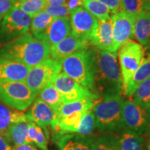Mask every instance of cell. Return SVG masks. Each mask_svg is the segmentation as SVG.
I'll list each match as a JSON object with an SVG mask.
<instances>
[{"mask_svg":"<svg viewBox=\"0 0 150 150\" xmlns=\"http://www.w3.org/2000/svg\"><path fill=\"white\" fill-rule=\"evenodd\" d=\"M96 128V120L93 110H90L82 118L76 133L83 136H90Z\"/></svg>","mask_w":150,"mask_h":150,"instance_id":"33","label":"cell"},{"mask_svg":"<svg viewBox=\"0 0 150 150\" xmlns=\"http://www.w3.org/2000/svg\"><path fill=\"white\" fill-rule=\"evenodd\" d=\"M29 122H20L13 124L8 130V141L14 145L27 143Z\"/></svg>","mask_w":150,"mask_h":150,"instance_id":"26","label":"cell"},{"mask_svg":"<svg viewBox=\"0 0 150 150\" xmlns=\"http://www.w3.org/2000/svg\"><path fill=\"white\" fill-rule=\"evenodd\" d=\"M146 140L144 142V150H150V127L147 132Z\"/></svg>","mask_w":150,"mask_h":150,"instance_id":"42","label":"cell"},{"mask_svg":"<svg viewBox=\"0 0 150 150\" xmlns=\"http://www.w3.org/2000/svg\"><path fill=\"white\" fill-rule=\"evenodd\" d=\"M88 44L87 41L78 38L70 33L60 42L50 47V55L55 61L60 62L75 52L88 50Z\"/></svg>","mask_w":150,"mask_h":150,"instance_id":"15","label":"cell"},{"mask_svg":"<svg viewBox=\"0 0 150 150\" xmlns=\"http://www.w3.org/2000/svg\"><path fill=\"white\" fill-rule=\"evenodd\" d=\"M84 0H66L65 4L68 7L71 11L75 10L83 6Z\"/></svg>","mask_w":150,"mask_h":150,"instance_id":"38","label":"cell"},{"mask_svg":"<svg viewBox=\"0 0 150 150\" xmlns=\"http://www.w3.org/2000/svg\"><path fill=\"white\" fill-rule=\"evenodd\" d=\"M94 106H95V100L91 99H83L74 102L63 103L56 110V112L61 117H65L74 112L92 110Z\"/></svg>","mask_w":150,"mask_h":150,"instance_id":"23","label":"cell"},{"mask_svg":"<svg viewBox=\"0 0 150 150\" xmlns=\"http://www.w3.org/2000/svg\"><path fill=\"white\" fill-rule=\"evenodd\" d=\"M124 100L121 94L106 95L93 108L96 128L104 132H115L122 128V109Z\"/></svg>","mask_w":150,"mask_h":150,"instance_id":"3","label":"cell"},{"mask_svg":"<svg viewBox=\"0 0 150 150\" xmlns=\"http://www.w3.org/2000/svg\"><path fill=\"white\" fill-rule=\"evenodd\" d=\"M47 140L42 128L33 122H29L27 143L35 144L40 149L48 150Z\"/></svg>","mask_w":150,"mask_h":150,"instance_id":"27","label":"cell"},{"mask_svg":"<svg viewBox=\"0 0 150 150\" xmlns=\"http://www.w3.org/2000/svg\"><path fill=\"white\" fill-rule=\"evenodd\" d=\"M38 95L39 98L48 104L55 111L64 103L61 95L52 83L45 87Z\"/></svg>","mask_w":150,"mask_h":150,"instance_id":"28","label":"cell"},{"mask_svg":"<svg viewBox=\"0 0 150 150\" xmlns=\"http://www.w3.org/2000/svg\"><path fill=\"white\" fill-rule=\"evenodd\" d=\"M112 36L116 51L131 38L134 37V18L124 11L112 15Z\"/></svg>","mask_w":150,"mask_h":150,"instance_id":"12","label":"cell"},{"mask_svg":"<svg viewBox=\"0 0 150 150\" xmlns=\"http://www.w3.org/2000/svg\"><path fill=\"white\" fill-rule=\"evenodd\" d=\"M32 17L14 7L0 23V42H8L27 33Z\"/></svg>","mask_w":150,"mask_h":150,"instance_id":"7","label":"cell"},{"mask_svg":"<svg viewBox=\"0 0 150 150\" xmlns=\"http://www.w3.org/2000/svg\"><path fill=\"white\" fill-rule=\"evenodd\" d=\"M46 0H17L16 6L31 17L45 11Z\"/></svg>","mask_w":150,"mask_h":150,"instance_id":"32","label":"cell"},{"mask_svg":"<svg viewBox=\"0 0 150 150\" xmlns=\"http://www.w3.org/2000/svg\"><path fill=\"white\" fill-rule=\"evenodd\" d=\"M61 71V63L48 58L35 66L31 67L24 83L38 95L45 87L52 83L54 78L59 74Z\"/></svg>","mask_w":150,"mask_h":150,"instance_id":"8","label":"cell"},{"mask_svg":"<svg viewBox=\"0 0 150 150\" xmlns=\"http://www.w3.org/2000/svg\"><path fill=\"white\" fill-rule=\"evenodd\" d=\"M143 10L150 12V0H144Z\"/></svg>","mask_w":150,"mask_h":150,"instance_id":"43","label":"cell"},{"mask_svg":"<svg viewBox=\"0 0 150 150\" xmlns=\"http://www.w3.org/2000/svg\"><path fill=\"white\" fill-rule=\"evenodd\" d=\"M12 150H38L34 146L31 144H22L19 145H14L12 147Z\"/></svg>","mask_w":150,"mask_h":150,"instance_id":"40","label":"cell"},{"mask_svg":"<svg viewBox=\"0 0 150 150\" xmlns=\"http://www.w3.org/2000/svg\"><path fill=\"white\" fill-rule=\"evenodd\" d=\"M36 97L24 82L0 83V101L14 109L20 111L27 110Z\"/></svg>","mask_w":150,"mask_h":150,"instance_id":"6","label":"cell"},{"mask_svg":"<svg viewBox=\"0 0 150 150\" xmlns=\"http://www.w3.org/2000/svg\"><path fill=\"white\" fill-rule=\"evenodd\" d=\"M132 97L134 102L144 110L150 107V77L138 86Z\"/></svg>","mask_w":150,"mask_h":150,"instance_id":"29","label":"cell"},{"mask_svg":"<svg viewBox=\"0 0 150 150\" xmlns=\"http://www.w3.org/2000/svg\"><path fill=\"white\" fill-rule=\"evenodd\" d=\"M60 63L64 74L86 88L93 89L95 77L91 50H84L75 52Z\"/></svg>","mask_w":150,"mask_h":150,"instance_id":"4","label":"cell"},{"mask_svg":"<svg viewBox=\"0 0 150 150\" xmlns=\"http://www.w3.org/2000/svg\"><path fill=\"white\" fill-rule=\"evenodd\" d=\"M91 150H120L118 137L109 134L93 138Z\"/></svg>","mask_w":150,"mask_h":150,"instance_id":"30","label":"cell"},{"mask_svg":"<svg viewBox=\"0 0 150 150\" xmlns=\"http://www.w3.org/2000/svg\"><path fill=\"white\" fill-rule=\"evenodd\" d=\"M147 112L148 115H149V120H150V107L147 110Z\"/></svg>","mask_w":150,"mask_h":150,"instance_id":"44","label":"cell"},{"mask_svg":"<svg viewBox=\"0 0 150 150\" xmlns=\"http://www.w3.org/2000/svg\"><path fill=\"white\" fill-rule=\"evenodd\" d=\"M20 122H29L27 115L22 111L12 110L0 103V134L8 140V130L13 124Z\"/></svg>","mask_w":150,"mask_h":150,"instance_id":"19","label":"cell"},{"mask_svg":"<svg viewBox=\"0 0 150 150\" xmlns=\"http://www.w3.org/2000/svg\"><path fill=\"white\" fill-rule=\"evenodd\" d=\"M0 150H12L11 143L0 134Z\"/></svg>","mask_w":150,"mask_h":150,"instance_id":"39","label":"cell"},{"mask_svg":"<svg viewBox=\"0 0 150 150\" xmlns=\"http://www.w3.org/2000/svg\"><path fill=\"white\" fill-rule=\"evenodd\" d=\"M45 11L54 19L65 18L70 16L71 11L65 4L60 6H47Z\"/></svg>","mask_w":150,"mask_h":150,"instance_id":"35","label":"cell"},{"mask_svg":"<svg viewBox=\"0 0 150 150\" xmlns=\"http://www.w3.org/2000/svg\"><path fill=\"white\" fill-rule=\"evenodd\" d=\"M83 6L99 21L111 18V13L108 7L98 0H84Z\"/></svg>","mask_w":150,"mask_h":150,"instance_id":"31","label":"cell"},{"mask_svg":"<svg viewBox=\"0 0 150 150\" xmlns=\"http://www.w3.org/2000/svg\"><path fill=\"white\" fill-rule=\"evenodd\" d=\"M53 20L54 18L45 11H41L39 13L35 15L32 18L30 25L31 35L36 38L42 40L44 33Z\"/></svg>","mask_w":150,"mask_h":150,"instance_id":"24","label":"cell"},{"mask_svg":"<svg viewBox=\"0 0 150 150\" xmlns=\"http://www.w3.org/2000/svg\"><path fill=\"white\" fill-rule=\"evenodd\" d=\"M51 83L61 94L64 103L83 99H91L95 101L98 98V95L81 86L63 72L56 75Z\"/></svg>","mask_w":150,"mask_h":150,"instance_id":"10","label":"cell"},{"mask_svg":"<svg viewBox=\"0 0 150 150\" xmlns=\"http://www.w3.org/2000/svg\"><path fill=\"white\" fill-rule=\"evenodd\" d=\"M50 55V46L31 33L17 38L0 48V58L13 60L30 67L48 59Z\"/></svg>","mask_w":150,"mask_h":150,"instance_id":"1","label":"cell"},{"mask_svg":"<svg viewBox=\"0 0 150 150\" xmlns=\"http://www.w3.org/2000/svg\"><path fill=\"white\" fill-rule=\"evenodd\" d=\"M29 111L26 114L28 120L33 122L41 127L49 136L47 127L51 126L54 122L59 119L60 116L52 107L39 98L35 99Z\"/></svg>","mask_w":150,"mask_h":150,"instance_id":"13","label":"cell"},{"mask_svg":"<svg viewBox=\"0 0 150 150\" xmlns=\"http://www.w3.org/2000/svg\"><path fill=\"white\" fill-rule=\"evenodd\" d=\"M17 0H0V20L16 6Z\"/></svg>","mask_w":150,"mask_h":150,"instance_id":"36","label":"cell"},{"mask_svg":"<svg viewBox=\"0 0 150 150\" xmlns=\"http://www.w3.org/2000/svg\"><path fill=\"white\" fill-rule=\"evenodd\" d=\"M93 138L74 133H67L56 142L59 150H91Z\"/></svg>","mask_w":150,"mask_h":150,"instance_id":"18","label":"cell"},{"mask_svg":"<svg viewBox=\"0 0 150 150\" xmlns=\"http://www.w3.org/2000/svg\"><path fill=\"white\" fill-rule=\"evenodd\" d=\"M150 77V52L145 56L141 65L133 75L127 88L124 91L125 95L128 97H132L138 86L142 81Z\"/></svg>","mask_w":150,"mask_h":150,"instance_id":"21","label":"cell"},{"mask_svg":"<svg viewBox=\"0 0 150 150\" xmlns=\"http://www.w3.org/2000/svg\"><path fill=\"white\" fill-rule=\"evenodd\" d=\"M93 61L95 84L102 96L121 94L122 81L116 52L91 50Z\"/></svg>","mask_w":150,"mask_h":150,"instance_id":"2","label":"cell"},{"mask_svg":"<svg viewBox=\"0 0 150 150\" xmlns=\"http://www.w3.org/2000/svg\"><path fill=\"white\" fill-rule=\"evenodd\" d=\"M122 123L123 129L135 131L140 135L145 134L150 127L147 112L134 101H124Z\"/></svg>","mask_w":150,"mask_h":150,"instance_id":"11","label":"cell"},{"mask_svg":"<svg viewBox=\"0 0 150 150\" xmlns=\"http://www.w3.org/2000/svg\"><path fill=\"white\" fill-rule=\"evenodd\" d=\"M88 111V110L74 112L69 115L60 117L58 121V125L62 132L64 134L67 133L76 132L82 118Z\"/></svg>","mask_w":150,"mask_h":150,"instance_id":"25","label":"cell"},{"mask_svg":"<svg viewBox=\"0 0 150 150\" xmlns=\"http://www.w3.org/2000/svg\"><path fill=\"white\" fill-rule=\"evenodd\" d=\"M91 43L99 50L117 52L112 36L111 19L99 21L97 32Z\"/></svg>","mask_w":150,"mask_h":150,"instance_id":"17","label":"cell"},{"mask_svg":"<svg viewBox=\"0 0 150 150\" xmlns=\"http://www.w3.org/2000/svg\"><path fill=\"white\" fill-rule=\"evenodd\" d=\"M31 68L20 62L0 58V83L24 82Z\"/></svg>","mask_w":150,"mask_h":150,"instance_id":"14","label":"cell"},{"mask_svg":"<svg viewBox=\"0 0 150 150\" xmlns=\"http://www.w3.org/2000/svg\"><path fill=\"white\" fill-rule=\"evenodd\" d=\"M149 45V47H150V42H149V45Z\"/></svg>","mask_w":150,"mask_h":150,"instance_id":"45","label":"cell"},{"mask_svg":"<svg viewBox=\"0 0 150 150\" xmlns=\"http://www.w3.org/2000/svg\"><path fill=\"white\" fill-rule=\"evenodd\" d=\"M118 56L124 91L133 75L141 65L145 56V50L140 43L129 39L119 49Z\"/></svg>","mask_w":150,"mask_h":150,"instance_id":"5","label":"cell"},{"mask_svg":"<svg viewBox=\"0 0 150 150\" xmlns=\"http://www.w3.org/2000/svg\"><path fill=\"white\" fill-rule=\"evenodd\" d=\"M98 1L108 7L112 15L123 11L120 0H98Z\"/></svg>","mask_w":150,"mask_h":150,"instance_id":"37","label":"cell"},{"mask_svg":"<svg viewBox=\"0 0 150 150\" xmlns=\"http://www.w3.org/2000/svg\"><path fill=\"white\" fill-rule=\"evenodd\" d=\"M70 33L71 29L69 18L65 17L55 18L46 29L42 40L50 47L61 42Z\"/></svg>","mask_w":150,"mask_h":150,"instance_id":"16","label":"cell"},{"mask_svg":"<svg viewBox=\"0 0 150 150\" xmlns=\"http://www.w3.org/2000/svg\"><path fill=\"white\" fill-rule=\"evenodd\" d=\"M118 140L120 150H144L143 137L135 131L124 129Z\"/></svg>","mask_w":150,"mask_h":150,"instance_id":"22","label":"cell"},{"mask_svg":"<svg viewBox=\"0 0 150 150\" xmlns=\"http://www.w3.org/2000/svg\"><path fill=\"white\" fill-rule=\"evenodd\" d=\"M120 2L124 12L134 19L143 10L144 0H120Z\"/></svg>","mask_w":150,"mask_h":150,"instance_id":"34","label":"cell"},{"mask_svg":"<svg viewBox=\"0 0 150 150\" xmlns=\"http://www.w3.org/2000/svg\"><path fill=\"white\" fill-rule=\"evenodd\" d=\"M70 23L71 34L91 42L97 32L99 20L83 7H79L72 11Z\"/></svg>","mask_w":150,"mask_h":150,"instance_id":"9","label":"cell"},{"mask_svg":"<svg viewBox=\"0 0 150 150\" xmlns=\"http://www.w3.org/2000/svg\"><path fill=\"white\" fill-rule=\"evenodd\" d=\"M66 0H46L47 6H60L65 4Z\"/></svg>","mask_w":150,"mask_h":150,"instance_id":"41","label":"cell"},{"mask_svg":"<svg viewBox=\"0 0 150 150\" xmlns=\"http://www.w3.org/2000/svg\"><path fill=\"white\" fill-rule=\"evenodd\" d=\"M134 37L142 45L150 42V12L142 10L136 17L134 23Z\"/></svg>","mask_w":150,"mask_h":150,"instance_id":"20","label":"cell"}]
</instances>
